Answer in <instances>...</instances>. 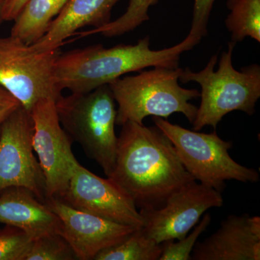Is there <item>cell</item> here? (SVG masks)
Returning a JSON list of instances; mask_svg holds the SVG:
<instances>
[{
	"mask_svg": "<svg viewBox=\"0 0 260 260\" xmlns=\"http://www.w3.org/2000/svg\"><path fill=\"white\" fill-rule=\"evenodd\" d=\"M211 219L210 214L206 213L189 235L187 234L177 242L174 240L162 242V253L159 260H190L191 251L198 238L209 226Z\"/></svg>",
	"mask_w": 260,
	"mask_h": 260,
	"instance_id": "44dd1931",
	"label": "cell"
},
{
	"mask_svg": "<svg viewBox=\"0 0 260 260\" xmlns=\"http://www.w3.org/2000/svg\"><path fill=\"white\" fill-rule=\"evenodd\" d=\"M215 0H194L192 21L189 35L201 41L208 34V24Z\"/></svg>",
	"mask_w": 260,
	"mask_h": 260,
	"instance_id": "603a6c76",
	"label": "cell"
},
{
	"mask_svg": "<svg viewBox=\"0 0 260 260\" xmlns=\"http://www.w3.org/2000/svg\"><path fill=\"white\" fill-rule=\"evenodd\" d=\"M191 259L259 260V217L229 215L216 232L196 243Z\"/></svg>",
	"mask_w": 260,
	"mask_h": 260,
	"instance_id": "4fadbf2b",
	"label": "cell"
},
{
	"mask_svg": "<svg viewBox=\"0 0 260 260\" xmlns=\"http://www.w3.org/2000/svg\"><path fill=\"white\" fill-rule=\"evenodd\" d=\"M59 54L39 52L11 35L0 37V85L30 112L42 99L57 100L61 91L54 81V64Z\"/></svg>",
	"mask_w": 260,
	"mask_h": 260,
	"instance_id": "52a82bcc",
	"label": "cell"
},
{
	"mask_svg": "<svg viewBox=\"0 0 260 260\" xmlns=\"http://www.w3.org/2000/svg\"><path fill=\"white\" fill-rule=\"evenodd\" d=\"M75 209L124 225L141 228L143 219L135 203L109 178L104 179L78 164L60 198Z\"/></svg>",
	"mask_w": 260,
	"mask_h": 260,
	"instance_id": "8fae6325",
	"label": "cell"
},
{
	"mask_svg": "<svg viewBox=\"0 0 260 260\" xmlns=\"http://www.w3.org/2000/svg\"><path fill=\"white\" fill-rule=\"evenodd\" d=\"M69 0H28L14 20L10 35L34 44L47 31L51 21Z\"/></svg>",
	"mask_w": 260,
	"mask_h": 260,
	"instance_id": "2e32d148",
	"label": "cell"
},
{
	"mask_svg": "<svg viewBox=\"0 0 260 260\" xmlns=\"http://www.w3.org/2000/svg\"><path fill=\"white\" fill-rule=\"evenodd\" d=\"M30 114L34 122L32 147L45 177L47 200L59 198L68 189L79 162L72 150L71 139L61 125L54 99L39 101Z\"/></svg>",
	"mask_w": 260,
	"mask_h": 260,
	"instance_id": "9c48e42d",
	"label": "cell"
},
{
	"mask_svg": "<svg viewBox=\"0 0 260 260\" xmlns=\"http://www.w3.org/2000/svg\"><path fill=\"white\" fill-rule=\"evenodd\" d=\"M28 0H5L3 8L5 21H14Z\"/></svg>",
	"mask_w": 260,
	"mask_h": 260,
	"instance_id": "d4e9b609",
	"label": "cell"
},
{
	"mask_svg": "<svg viewBox=\"0 0 260 260\" xmlns=\"http://www.w3.org/2000/svg\"><path fill=\"white\" fill-rule=\"evenodd\" d=\"M74 251L61 234H51L34 239L24 260H74Z\"/></svg>",
	"mask_w": 260,
	"mask_h": 260,
	"instance_id": "ffe728a7",
	"label": "cell"
},
{
	"mask_svg": "<svg viewBox=\"0 0 260 260\" xmlns=\"http://www.w3.org/2000/svg\"><path fill=\"white\" fill-rule=\"evenodd\" d=\"M0 223L18 228L34 239L61 232L60 220L48 205L18 186L0 192Z\"/></svg>",
	"mask_w": 260,
	"mask_h": 260,
	"instance_id": "9a60e30c",
	"label": "cell"
},
{
	"mask_svg": "<svg viewBox=\"0 0 260 260\" xmlns=\"http://www.w3.org/2000/svg\"><path fill=\"white\" fill-rule=\"evenodd\" d=\"M200 42L188 34L174 47L152 50L150 37L147 36L135 45L119 44L106 48L95 44L59 52L54 64V81L61 92L68 90L73 93H84L145 68L177 69L181 54Z\"/></svg>",
	"mask_w": 260,
	"mask_h": 260,
	"instance_id": "7a4b0ae2",
	"label": "cell"
},
{
	"mask_svg": "<svg viewBox=\"0 0 260 260\" xmlns=\"http://www.w3.org/2000/svg\"><path fill=\"white\" fill-rule=\"evenodd\" d=\"M223 205L221 192L191 181L168 198L157 209H140L142 231L158 244L180 240L200 222L207 210Z\"/></svg>",
	"mask_w": 260,
	"mask_h": 260,
	"instance_id": "30bf717a",
	"label": "cell"
},
{
	"mask_svg": "<svg viewBox=\"0 0 260 260\" xmlns=\"http://www.w3.org/2000/svg\"><path fill=\"white\" fill-rule=\"evenodd\" d=\"M230 13L225 26L232 34V42H241L250 37L260 42V0H228Z\"/></svg>",
	"mask_w": 260,
	"mask_h": 260,
	"instance_id": "e0dca14e",
	"label": "cell"
},
{
	"mask_svg": "<svg viewBox=\"0 0 260 260\" xmlns=\"http://www.w3.org/2000/svg\"><path fill=\"white\" fill-rule=\"evenodd\" d=\"M153 121L172 142L186 170L201 184L221 192L227 180L259 181V172L235 161L229 152L232 142L222 140L215 130L210 134L198 133L157 116Z\"/></svg>",
	"mask_w": 260,
	"mask_h": 260,
	"instance_id": "8992f818",
	"label": "cell"
},
{
	"mask_svg": "<svg viewBox=\"0 0 260 260\" xmlns=\"http://www.w3.org/2000/svg\"><path fill=\"white\" fill-rule=\"evenodd\" d=\"M236 43L228 44L222 52L218 69L215 71L218 54L211 56L206 67L195 73L189 68L181 71L183 83L195 82L201 86V103L192 122L193 129L200 131L206 126L216 129L222 119L234 111L252 115L260 97V67L250 64L241 70L234 69L232 56Z\"/></svg>",
	"mask_w": 260,
	"mask_h": 260,
	"instance_id": "3957f363",
	"label": "cell"
},
{
	"mask_svg": "<svg viewBox=\"0 0 260 260\" xmlns=\"http://www.w3.org/2000/svg\"><path fill=\"white\" fill-rule=\"evenodd\" d=\"M161 253V244L138 228L125 240L99 252L94 260H158Z\"/></svg>",
	"mask_w": 260,
	"mask_h": 260,
	"instance_id": "ac0fdd59",
	"label": "cell"
},
{
	"mask_svg": "<svg viewBox=\"0 0 260 260\" xmlns=\"http://www.w3.org/2000/svg\"><path fill=\"white\" fill-rule=\"evenodd\" d=\"M160 0H129L125 13L119 18L111 20L107 25L100 28L76 32L75 36L79 38L90 37L95 34H102L104 37L112 38L134 30L144 22L150 19L149 8L156 5Z\"/></svg>",
	"mask_w": 260,
	"mask_h": 260,
	"instance_id": "d6986e66",
	"label": "cell"
},
{
	"mask_svg": "<svg viewBox=\"0 0 260 260\" xmlns=\"http://www.w3.org/2000/svg\"><path fill=\"white\" fill-rule=\"evenodd\" d=\"M34 239L18 228L0 229V260H24Z\"/></svg>",
	"mask_w": 260,
	"mask_h": 260,
	"instance_id": "7402d4cb",
	"label": "cell"
},
{
	"mask_svg": "<svg viewBox=\"0 0 260 260\" xmlns=\"http://www.w3.org/2000/svg\"><path fill=\"white\" fill-rule=\"evenodd\" d=\"M32 135L31 114L20 105L0 127V192L23 187L46 203V179L34 155Z\"/></svg>",
	"mask_w": 260,
	"mask_h": 260,
	"instance_id": "ba28073f",
	"label": "cell"
},
{
	"mask_svg": "<svg viewBox=\"0 0 260 260\" xmlns=\"http://www.w3.org/2000/svg\"><path fill=\"white\" fill-rule=\"evenodd\" d=\"M118 137L115 166L109 178L137 208L157 209L195 180L172 142L158 126L128 121Z\"/></svg>",
	"mask_w": 260,
	"mask_h": 260,
	"instance_id": "6da1fadb",
	"label": "cell"
},
{
	"mask_svg": "<svg viewBox=\"0 0 260 260\" xmlns=\"http://www.w3.org/2000/svg\"><path fill=\"white\" fill-rule=\"evenodd\" d=\"M121 0H69L47 31L31 44L39 52L59 50L65 42L80 28H100L111 21L114 7Z\"/></svg>",
	"mask_w": 260,
	"mask_h": 260,
	"instance_id": "5bb4252c",
	"label": "cell"
},
{
	"mask_svg": "<svg viewBox=\"0 0 260 260\" xmlns=\"http://www.w3.org/2000/svg\"><path fill=\"white\" fill-rule=\"evenodd\" d=\"M5 0H0V24L4 22V18H3V8H4Z\"/></svg>",
	"mask_w": 260,
	"mask_h": 260,
	"instance_id": "484cf974",
	"label": "cell"
},
{
	"mask_svg": "<svg viewBox=\"0 0 260 260\" xmlns=\"http://www.w3.org/2000/svg\"><path fill=\"white\" fill-rule=\"evenodd\" d=\"M181 71L179 68H154L111 82L109 86L118 104L116 124L122 126L128 121L143 124L147 116L167 119L174 113L184 114L192 124L198 108L189 102L200 97V93L179 85Z\"/></svg>",
	"mask_w": 260,
	"mask_h": 260,
	"instance_id": "277c9868",
	"label": "cell"
},
{
	"mask_svg": "<svg viewBox=\"0 0 260 260\" xmlns=\"http://www.w3.org/2000/svg\"><path fill=\"white\" fill-rule=\"evenodd\" d=\"M20 106V102L0 85V127L8 116Z\"/></svg>",
	"mask_w": 260,
	"mask_h": 260,
	"instance_id": "cb8c5ba5",
	"label": "cell"
},
{
	"mask_svg": "<svg viewBox=\"0 0 260 260\" xmlns=\"http://www.w3.org/2000/svg\"><path fill=\"white\" fill-rule=\"evenodd\" d=\"M56 109L70 139L78 143L109 177L115 166L118 143L117 109L109 85L88 93L61 95L56 101Z\"/></svg>",
	"mask_w": 260,
	"mask_h": 260,
	"instance_id": "5b68a950",
	"label": "cell"
},
{
	"mask_svg": "<svg viewBox=\"0 0 260 260\" xmlns=\"http://www.w3.org/2000/svg\"><path fill=\"white\" fill-rule=\"evenodd\" d=\"M45 203L60 220L61 235L77 259H95L99 252L125 240L138 229L75 209L58 198H48Z\"/></svg>",
	"mask_w": 260,
	"mask_h": 260,
	"instance_id": "7c38bea8",
	"label": "cell"
}]
</instances>
